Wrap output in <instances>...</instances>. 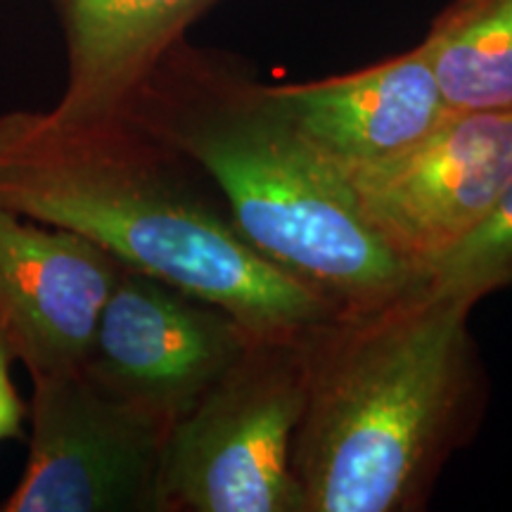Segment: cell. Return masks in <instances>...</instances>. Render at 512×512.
<instances>
[{"label":"cell","instance_id":"cell-1","mask_svg":"<svg viewBox=\"0 0 512 512\" xmlns=\"http://www.w3.org/2000/svg\"><path fill=\"white\" fill-rule=\"evenodd\" d=\"M0 209L72 230L256 335H306L342 313L240 233L200 166L124 114H0Z\"/></svg>","mask_w":512,"mask_h":512},{"label":"cell","instance_id":"cell-2","mask_svg":"<svg viewBox=\"0 0 512 512\" xmlns=\"http://www.w3.org/2000/svg\"><path fill=\"white\" fill-rule=\"evenodd\" d=\"M475 304L425 283L306 332L309 387L292 446L304 512L427 508L484 411Z\"/></svg>","mask_w":512,"mask_h":512},{"label":"cell","instance_id":"cell-3","mask_svg":"<svg viewBox=\"0 0 512 512\" xmlns=\"http://www.w3.org/2000/svg\"><path fill=\"white\" fill-rule=\"evenodd\" d=\"M121 114L200 166L240 233L342 311L425 285L370 226L349 176L294 124L271 86L226 57L183 38Z\"/></svg>","mask_w":512,"mask_h":512},{"label":"cell","instance_id":"cell-4","mask_svg":"<svg viewBox=\"0 0 512 512\" xmlns=\"http://www.w3.org/2000/svg\"><path fill=\"white\" fill-rule=\"evenodd\" d=\"M306 335H254L176 422L159 512H304L292 470L309 366Z\"/></svg>","mask_w":512,"mask_h":512},{"label":"cell","instance_id":"cell-5","mask_svg":"<svg viewBox=\"0 0 512 512\" xmlns=\"http://www.w3.org/2000/svg\"><path fill=\"white\" fill-rule=\"evenodd\" d=\"M24 475L0 512H159L174 422L74 366L31 377Z\"/></svg>","mask_w":512,"mask_h":512},{"label":"cell","instance_id":"cell-6","mask_svg":"<svg viewBox=\"0 0 512 512\" xmlns=\"http://www.w3.org/2000/svg\"><path fill=\"white\" fill-rule=\"evenodd\" d=\"M347 176L370 226L422 275L512 183V110L446 112L408 150Z\"/></svg>","mask_w":512,"mask_h":512},{"label":"cell","instance_id":"cell-7","mask_svg":"<svg viewBox=\"0 0 512 512\" xmlns=\"http://www.w3.org/2000/svg\"><path fill=\"white\" fill-rule=\"evenodd\" d=\"M254 335L221 306L126 266L100 313L83 366L114 392L176 425Z\"/></svg>","mask_w":512,"mask_h":512},{"label":"cell","instance_id":"cell-8","mask_svg":"<svg viewBox=\"0 0 512 512\" xmlns=\"http://www.w3.org/2000/svg\"><path fill=\"white\" fill-rule=\"evenodd\" d=\"M124 268L72 230L0 209V342L29 377L86 361Z\"/></svg>","mask_w":512,"mask_h":512},{"label":"cell","instance_id":"cell-9","mask_svg":"<svg viewBox=\"0 0 512 512\" xmlns=\"http://www.w3.org/2000/svg\"><path fill=\"white\" fill-rule=\"evenodd\" d=\"M271 93L344 174L408 150L448 112L422 43L358 72L280 83Z\"/></svg>","mask_w":512,"mask_h":512},{"label":"cell","instance_id":"cell-10","mask_svg":"<svg viewBox=\"0 0 512 512\" xmlns=\"http://www.w3.org/2000/svg\"><path fill=\"white\" fill-rule=\"evenodd\" d=\"M67 46V83L55 117L124 112L159 60L219 0H53Z\"/></svg>","mask_w":512,"mask_h":512},{"label":"cell","instance_id":"cell-11","mask_svg":"<svg viewBox=\"0 0 512 512\" xmlns=\"http://www.w3.org/2000/svg\"><path fill=\"white\" fill-rule=\"evenodd\" d=\"M420 43L448 112L512 110V0H453Z\"/></svg>","mask_w":512,"mask_h":512},{"label":"cell","instance_id":"cell-12","mask_svg":"<svg viewBox=\"0 0 512 512\" xmlns=\"http://www.w3.org/2000/svg\"><path fill=\"white\" fill-rule=\"evenodd\" d=\"M422 275L432 290L472 302L512 287V183L489 214Z\"/></svg>","mask_w":512,"mask_h":512},{"label":"cell","instance_id":"cell-13","mask_svg":"<svg viewBox=\"0 0 512 512\" xmlns=\"http://www.w3.org/2000/svg\"><path fill=\"white\" fill-rule=\"evenodd\" d=\"M15 363L10 349L0 342V441L22 437V422L27 406L19 399L15 382H12L10 366Z\"/></svg>","mask_w":512,"mask_h":512}]
</instances>
